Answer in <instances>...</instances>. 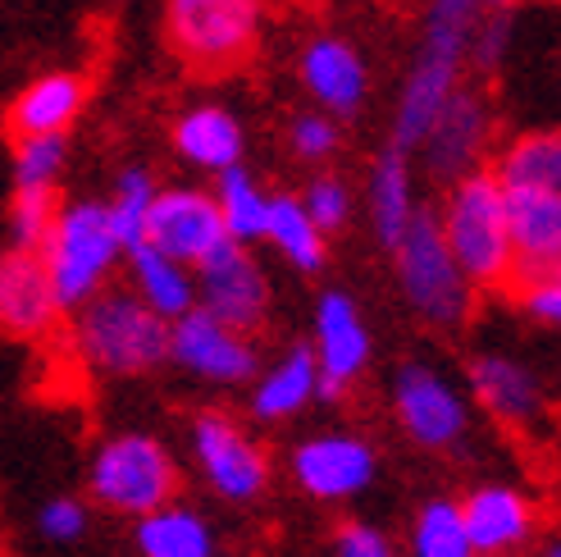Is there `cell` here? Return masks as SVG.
Segmentation results:
<instances>
[{"instance_id": "obj_1", "label": "cell", "mask_w": 561, "mask_h": 557, "mask_svg": "<svg viewBox=\"0 0 561 557\" xmlns=\"http://www.w3.org/2000/svg\"><path fill=\"white\" fill-rule=\"evenodd\" d=\"M78 352L101 375H147L170 361V320H160L137 293H96L78 306Z\"/></svg>"}, {"instance_id": "obj_2", "label": "cell", "mask_w": 561, "mask_h": 557, "mask_svg": "<svg viewBox=\"0 0 561 557\" xmlns=\"http://www.w3.org/2000/svg\"><path fill=\"white\" fill-rule=\"evenodd\" d=\"M37 257L46 265L60 311H78L82 302H92L105 288L110 270L124 257V242L115 225H110L105 202H78V206L55 211Z\"/></svg>"}, {"instance_id": "obj_3", "label": "cell", "mask_w": 561, "mask_h": 557, "mask_svg": "<svg viewBox=\"0 0 561 557\" xmlns=\"http://www.w3.org/2000/svg\"><path fill=\"white\" fill-rule=\"evenodd\" d=\"M443 242L470 288H507L512 284V238H507V206L502 187L489 170H470L457 179L447 211L438 219Z\"/></svg>"}, {"instance_id": "obj_4", "label": "cell", "mask_w": 561, "mask_h": 557, "mask_svg": "<svg viewBox=\"0 0 561 557\" xmlns=\"http://www.w3.org/2000/svg\"><path fill=\"white\" fill-rule=\"evenodd\" d=\"M388 252L398 257V284L407 293V306L420 320L434 325V329H457L470 320L474 288L461 274V265L453 261V252H447L438 215L415 211L407 219L402 238L392 242Z\"/></svg>"}, {"instance_id": "obj_5", "label": "cell", "mask_w": 561, "mask_h": 557, "mask_svg": "<svg viewBox=\"0 0 561 557\" xmlns=\"http://www.w3.org/2000/svg\"><path fill=\"white\" fill-rule=\"evenodd\" d=\"M88 489L101 508L124 512V516H142L160 503H170L179 489V466L160 439L151 434H115L105 439L92 470H88Z\"/></svg>"}, {"instance_id": "obj_6", "label": "cell", "mask_w": 561, "mask_h": 557, "mask_svg": "<svg viewBox=\"0 0 561 557\" xmlns=\"http://www.w3.org/2000/svg\"><path fill=\"white\" fill-rule=\"evenodd\" d=\"M261 33V0H170V42L192 69L242 65Z\"/></svg>"}, {"instance_id": "obj_7", "label": "cell", "mask_w": 561, "mask_h": 557, "mask_svg": "<svg viewBox=\"0 0 561 557\" xmlns=\"http://www.w3.org/2000/svg\"><path fill=\"white\" fill-rule=\"evenodd\" d=\"M170 361L196 379L229 384V388L256 379V371H261V356L247 333L210 316L206 306H192L179 320H170Z\"/></svg>"}, {"instance_id": "obj_8", "label": "cell", "mask_w": 561, "mask_h": 557, "mask_svg": "<svg viewBox=\"0 0 561 557\" xmlns=\"http://www.w3.org/2000/svg\"><path fill=\"white\" fill-rule=\"evenodd\" d=\"M196 274V306H206L210 316H219L224 325H233L242 333H251L265 311H270V278L265 270L251 261L247 242L224 238L215 252H206L192 265Z\"/></svg>"}, {"instance_id": "obj_9", "label": "cell", "mask_w": 561, "mask_h": 557, "mask_svg": "<svg viewBox=\"0 0 561 557\" xmlns=\"http://www.w3.org/2000/svg\"><path fill=\"white\" fill-rule=\"evenodd\" d=\"M192 453L202 476L210 480L215 493H224L229 503H256L270 489V457L256 439H251L229 416H202L192 425Z\"/></svg>"}, {"instance_id": "obj_10", "label": "cell", "mask_w": 561, "mask_h": 557, "mask_svg": "<svg viewBox=\"0 0 561 557\" xmlns=\"http://www.w3.org/2000/svg\"><path fill=\"white\" fill-rule=\"evenodd\" d=\"M392 411L420 448H453L470 430V407L453 388V379L434 366H420V361L392 375Z\"/></svg>"}, {"instance_id": "obj_11", "label": "cell", "mask_w": 561, "mask_h": 557, "mask_svg": "<svg viewBox=\"0 0 561 557\" xmlns=\"http://www.w3.org/2000/svg\"><path fill=\"white\" fill-rule=\"evenodd\" d=\"M502 206H507V238H512V284L516 278L552 274L561 261V187L507 183L502 187Z\"/></svg>"}, {"instance_id": "obj_12", "label": "cell", "mask_w": 561, "mask_h": 557, "mask_svg": "<svg viewBox=\"0 0 561 557\" xmlns=\"http://www.w3.org/2000/svg\"><path fill=\"white\" fill-rule=\"evenodd\" d=\"M375 470H379L375 448L366 439L343 434V430L306 439L301 448L293 453V480L311 498H320V503H343V498H356L360 489H370Z\"/></svg>"}, {"instance_id": "obj_13", "label": "cell", "mask_w": 561, "mask_h": 557, "mask_svg": "<svg viewBox=\"0 0 561 557\" xmlns=\"http://www.w3.org/2000/svg\"><path fill=\"white\" fill-rule=\"evenodd\" d=\"M229 238L224 234V219L210 192H196V187H170V192H156L151 211H147V234L142 242L160 247L164 257H174L183 265H196L206 252Z\"/></svg>"}, {"instance_id": "obj_14", "label": "cell", "mask_w": 561, "mask_h": 557, "mask_svg": "<svg viewBox=\"0 0 561 557\" xmlns=\"http://www.w3.org/2000/svg\"><path fill=\"white\" fill-rule=\"evenodd\" d=\"M316 366H320V398H343L347 384L370 366V329L360 320L347 293H324L316 306Z\"/></svg>"}, {"instance_id": "obj_15", "label": "cell", "mask_w": 561, "mask_h": 557, "mask_svg": "<svg viewBox=\"0 0 561 557\" xmlns=\"http://www.w3.org/2000/svg\"><path fill=\"white\" fill-rule=\"evenodd\" d=\"M55 320H60V302H55L42 257L27 247L0 252V333L37 343L55 329Z\"/></svg>"}, {"instance_id": "obj_16", "label": "cell", "mask_w": 561, "mask_h": 557, "mask_svg": "<svg viewBox=\"0 0 561 557\" xmlns=\"http://www.w3.org/2000/svg\"><path fill=\"white\" fill-rule=\"evenodd\" d=\"M484 143H489V110L474 92L457 88L453 96H447V105L438 110V120L430 124V133L420 137L415 151H425L430 174L461 179V174H470L474 164H480Z\"/></svg>"}, {"instance_id": "obj_17", "label": "cell", "mask_w": 561, "mask_h": 557, "mask_svg": "<svg viewBox=\"0 0 561 557\" xmlns=\"http://www.w3.org/2000/svg\"><path fill=\"white\" fill-rule=\"evenodd\" d=\"M461 521H466V535L474 544V557H502L520 548L529 535H535V503L516 489V485H480L466 493Z\"/></svg>"}, {"instance_id": "obj_18", "label": "cell", "mask_w": 561, "mask_h": 557, "mask_svg": "<svg viewBox=\"0 0 561 557\" xmlns=\"http://www.w3.org/2000/svg\"><path fill=\"white\" fill-rule=\"evenodd\" d=\"M301 82L324 110L333 115H356L360 101H366V60L356 55V46H347L343 37H316L301 50Z\"/></svg>"}, {"instance_id": "obj_19", "label": "cell", "mask_w": 561, "mask_h": 557, "mask_svg": "<svg viewBox=\"0 0 561 557\" xmlns=\"http://www.w3.org/2000/svg\"><path fill=\"white\" fill-rule=\"evenodd\" d=\"M474 394H480V402L497 416L502 425H535L543 416V384L539 375L520 366V361L512 356H480L474 361Z\"/></svg>"}, {"instance_id": "obj_20", "label": "cell", "mask_w": 561, "mask_h": 557, "mask_svg": "<svg viewBox=\"0 0 561 557\" xmlns=\"http://www.w3.org/2000/svg\"><path fill=\"white\" fill-rule=\"evenodd\" d=\"M82 105H88V82L78 73H42L37 82H27L19 92L14 110H10V128L19 137H33V133H65Z\"/></svg>"}, {"instance_id": "obj_21", "label": "cell", "mask_w": 561, "mask_h": 557, "mask_svg": "<svg viewBox=\"0 0 561 557\" xmlns=\"http://www.w3.org/2000/svg\"><path fill=\"white\" fill-rule=\"evenodd\" d=\"M128 265H133V293L137 302H147L160 320H179L183 311L196 306V274L192 265L164 257L160 247L137 242L128 247Z\"/></svg>"}, {"instance_id": "obj_22", "label": "cell", "mask_w": 561, "mask_h": 557, "mask_svg": "<svg viewBox=\"0 0 561 557\" xmlns=\"http://www.w3.org/2000/svg\"><path fill=\"white\" fill-rule=\"evenodd\" d=\"M174 147L196 170H229L242 160V124L224 105H196L174 124Z\"/></svg>"}, {"instance_id": "obj_23", "label": "cell", "mask_w": 561, "mask_h": 557, "mask_svg": "<svg viewBox=\"0 0 561 557\" xmlns=\"http://www.w3.org/2000/svg\"><path fill=\"white\" fill-rule=\"evenodd\" d=\"M137 553L142 557H215V535L210 521L183 508V503H160L137 516Z\"/></svg>"}, {"instance_id": "obj_24", "label": "cell", "mask_w": 561, "mask_h": 557, "mask_svg": "<svg viewBox=\"0 0 561 557\" xmlns=\"http://www.w3.org/2000/svg\"><path fill=\"white\" fill-rule=\"evenodd\" d=\"M320 398V366H316V352L311 348H293L284 361L261 375L256 394H251V411L261 421H288V416L306 411Z\"/></svg>"}, {"instance_id": "obj_25", "label": "cell", "mask_w": 561, "mask_h": 557, "mask_svg": "<svg viewBox=\"0 0 561 557\" xmlns=\"http://www.w3.org/2000/svg\"><path fill=\"white\" fill-rule=\"evenodd\" d=\"M411 215H415V202H411V164H407V151L388 147L375 160V174H370V219H375L379 242L383 247L398 242Z\"/></svg>"}, {"instance_id": "obj_26", "label": "cell", "mask_w": 561, "mask_h": 557, "mask_svg": "<svg viewBox=\"0 0 561 557\" xmlns=\"http://www.w3.org/2000/svg\"><path fill=\"white\" fill-rule=\"evenodd\" d=\"M215 206L224 219V234L233 242H256L265 238V215H270V192L251 179L242 164L219 170V187H215Z\"/></svg>"}, {"instance_id": "obj_27", "label": "cell", "mask_w": 561, "mask_h": 557, "mask_svg": "<svg viewBox=\"0 0 561 557\" xmlns=\"http://www.w3.org/2000/svg\"><path fill=\"white\" fill-rule=\"evenodd\" d=\"M265 238H270L278 252H284V261H293L301 274L324 270V234L316 229V219L301 211L297 197H270Z\"/></svg>"}, {"instance_id": "obj_28", "label": "cell", "mask_w": 561, "mask_h": 557, "mask_svg": "<svg viewBox=\"0 0 561 557\" xmlns=\"http://www.w3.org/2000/svg\"><path fill=\"white\" fill-rule=\"evenodd\" d=\"M493 179L507 183H543V187H561V137L557 133H525L502 151Z\"/></svg>"}, {"instance_id": "obj_29", "label": "cell", "mask_w": 561, "mask_h": 557, "mask_svg": "<svg viewBox=\"0 0 561 557\" xmlns=\"http://www.w3.org/2000/svg\"><path fill=\"white\" fill-rule=\"evenodd\" d=\"M411 557H474V544L466 535L461 508L453 498H434L415 512L411 525Z\"/></svg>"}, {"instance_id": "obj_30", "label": "cell", "mask_w": 561, "mask_h": 557, "mask_svg": "<svg viewBox=\"0 0 561 557\" xmlns=\"http://www.w3.org/2000/svg\"><path fill=\"white\" fill-rule=\"evenodd\" d=\"M151 197H156V179H151L147 170H124V174H119L115 197L105 202V211H110V225H115V234H119V242H124V252L142 242Z\"/></svg>"}, {"instance_id": "obj_31", "label": "cell", "mask_w": 561, "mask_h": 557, "mask_svg": "<svg viewBox=\"0 0 561 557\" xmlns=\"http://www.w3.org/2000/svg\"><path fill=\"white\" fill-rule=\"evenodd\" d=\"M65 133H33V137H19V151H14V179L19 187H55L65 170Z\"/></svg>"}, {"instance_id": "obj_32", "label": "cell", "mask_w": 561, "mask_h": 557, "mask_svg": "<svg viewBox=\"0 0 561 557\" xmlns=\"http://www.w3.org/2000/svg\"><path fill=\"white\" fill-rule=\"evenodd\" d=\"M55 187H19L14 192V206H10V229H14V247H27L37 252L50 219H55Z\"/></svg>"}, {"instance_id": "obj_33", "label": "cell", "mask_w": 561, "mask_h": 557, "mask_svg": "<svg viewBox=\"0 0 561 557\" xmlns=\"http://www.w3.org/2000/svg\"><path fill=\"white\" fill-rule=\"evenodd\" d=\"M301 211L316 219V229L329 238V234H339L347 225V215H352V192L343 179H316L311 187H306V197H301Z\"/></svg>"}, {"instance_id": "obj_34", "label": "cell", "mask_w": 561, "mask_h": 557, "mask_svg": "<svg viewBox=\"0 0 561 557\" xmlns=\"http://www.w3.org/2000/svg\"><path fill=\"white\" fill-rule=\"evenodd\" d=\"M37 525H42V535L55 539V544H73L82 531H88V503L82 498H50V503H42L37 512Z\"/></svg>"}, {"instance_id": "obj_35", "label": "cell", "mask_w": 561, "mask_h": 557, "mask_svg": "<svg viewBox=\"0 0 561 557\" xmlns=\"http://www.w3.org/2000/svg\"><path fill=\"white\" fill-rule=\"evenodd\" d=\"M288 143L301 160H324V156L339 151V124L329 115H297L288 128Z\"/></svg>"}, {"instance_id": "obj_36", "label": "cell", "mask_w": 561, "mask_h": 557, "mask_svg": "<svg viewBox=\"0 0 561 557\" xmlns=\"http://www.w3.org/2000/svg\"><path fill=\"white\" fill-rule=\"evenodd\" d=\"M520 306L539 325H557L561 320V278L552 274H535V278H520Z\"/></svg>"}, {"instance_id": "obj_37", "label": "cell", "mask_w": 561, "mask_h": 557, "mask_svg": "<svg viewBox=\"0 0 561 557\" xmlns=\"http://www.w3.org/2000/svg\"><path fill=\"white\" fill-rule=\"evenodd\" d=\"M339 557H398V553H392V544L375 531V525L352 521L339 531Z\"/></svg>"}, {"instance_id": "obj_38", "label": "cell", "mask_w": 561, "mask_h": 557, "mask_svg": "<svg viewBox=\"0 0 561 557\" xmlns=\"http://www.w3.org/2000/svg\"><path fill=\"white\" fill-rule=\"evenodd\" d=\"M543 557H561V544H557V539H552V544H548V553H543Z\"/></svg>"}]
</instances>
